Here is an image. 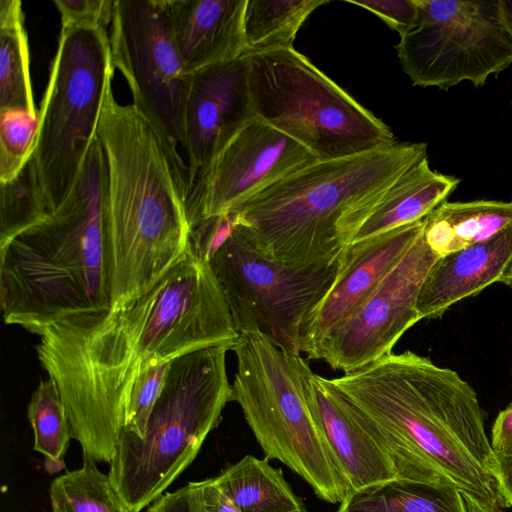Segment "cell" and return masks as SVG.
<instances>
[{"instance_id":"1","label":"cell","mask_w":512,"mask_h":512,"mask_svg":"<svg viewBox=\"0 0 512 512\" xmlns=\"http://www.w3.org/2000/svg\"><path fill=\"white\" fill-rule=\"evenodd\" d=\"M41 366L64 403L83 459L110 463L134 382L148 366L237 343L223 290L190 244L149 290L125 305L76 314L45 328Z\"/></svg>"},{"instance_id":"2","label":"cell","mask_w":512,"mask_h":512,"mask_svg":"<svg viewBox=\"0 0 512 512\" xmlns=\"http://www.w3.org/2000/svg\"><path fill=\"white\" fill-rule=\"evenodd\" d=\"M329 381L385 449L398 480L505 508L477 393L456 371L408 350Z\"/></svg>"},{"instance_id":"3","label":"cell","mask_w":512,"mask_h":512,"mask_svg":"<svg viewBox=\"0 0 512 512\" xmlns=\"http://www.w3.org/2000/svg\"><path fill=\"white\" fill-rule=\"evenodd\" d=\"M107 186L110 308L149 290L184 255L190 228L188 173L152 123L109 88L97 130Z\"/></svg>"},{"instance_id":"4","label":"cell","mask_w":512,"mask_h":512,"mask_svg":"<svg viewBox=\"0 0 512 512\" xmlns=\"http://www.w3.org/2000/svg\"><path fill=\"white\" fill-rule=\"evenodd\" d=\"M106 162L93 141L65 201L0 246L4 322L39 335L67 317L110 308Z\"/></svg>"},{"instance_id":"5","label":"cell","mask_w":512,"mask_h":512,"mask_svg":"<svg viewBox=\"0 0 512 512\" xmlns=\"http://www.w3.org/2000/svg\"><path fill=\"white\" fill-rule=\"evenodd\" d=\"M424 158L425 143H396L316 161L232 210L241 214L248 240L269 258L297 267L329 264L369 209Z\"/></svg>"},{"instance_id":"6","label":"cell","mask_w":512,"mask_h":512,"mask_svg":"<svg viewBox=\"0 0 512 512\" xmlns=\"http://www.w3.org/2000/svg\"><path fill=\"white\" fill-rule=\"evenodd\" d=\"M228 350L213 346L173 359L143 436L121 431L108 475L130 512L161 497L221 422L223 409L233 401Z\"/></svg>"},{"instance_id":"7","label":"cell","mask_w":512,"mask_h":512,"mask_svg":"<svg viewBox=\"0 0 512 512\" xmlns=\"http://www.w3.org/2000/svg\"><path fill=\"white\" fill-rule=\"evenodd\" d=\"M231 350L237 359L233 401L240 405L266 458L285 464L320 499L340 503L348 485L305 398L307 361L259 332L240 334Z\"/></svg>"},{"instance_id":"8","label":"cell","mask_w":512,"mask_h":512,"mask_svg":"<svg viewBox=\"0 0 512 512\" xmlns=\"http://www.w3.org/2000/svg\"><path fill=\"white\" fill-rule=\"evenodd\" d=\"M246 56L255 116L319 161L396 144L385 123L293 47Z\"/></svg>"},{"instance_id":"9","label":"cell","mask_w":512,"mask_h":512,"mask_svg":"<svg viewBox=\"0 0 512 512\" xmlns=\"http://www.w3.org/2000/svg\"><path fill=\"white\" fill-rule=\"evenodd\" d=\"M114 70L107 28H61L32 154L49 214L79 177Z\"/></svg>"},{"instance_id":"10","label":"cell","mask_w":512,"mask_h":512,"mask_svg":"<svg viewBox=\"0 0 512 512\" xmlns=\"http://www.w3.org/2000/svg\"><path fill=\"white\" fill-rule=\"evenodd\" d=\"M209 264L239 335L259 332L280 349L300 354L302 326L333 285L340 257L309 267L273 260L248 240L240 214L237 226Z\"/></svg>"},{"instance_id":"11","label":"cell","mask_w":512,"mask_h":512,"mask_svg":"<svg viewBox=\"0 0 512 512\" xmlns=\"http://www.w3.org/2000/svg\"><path fill=\"white\" fill-rule=\"evenodd\" d=\"M416 25L396 46L413 85L482 87L512 64V37L498 1L418 0Z\"/></svg>"},{"instance_id":"12","label":"cell","mask_w":512,"mask_h":512,"mask_svg":"<svg viewBox=\"0 0 512 512\" xmlns=\"http://www.w3.org/2000/svg\"><path fill=\"white\" fill-rule=\"evenodd\" d=\"M110 50L133 105L183 161V115L191 74L174 44L167 0H114Z\"/></svg>"},{"instance_id":"13","label":"cell","mask_w":512,"mask_h":512,"mask_svg":"<svg viewBox=\"0 0 512 512\" xmlns=\"http://www.w3.org/2000/svg\"><path fill=\"white\" fill-rule=\"evenodd\" d=\"M438 258L421 234L357 310L326 336L311 359L346 374L391 353L401 336L421 320L419 291Z\"/></svg>"},{"instance_id":"14","label":"cell","mask_w":512,"mask_h":512,"mask_svg":"<svg viewBox=\"0 0 512 512\" xmlns=\"http://www.w3.org/2000/svg\"><path fill=\"white\" fill-rule=\"evenodd\" d=\"M316 161L305 146L255 116L192 186L186 205L190 230Z\"/></svg>"},{"instance_id":"15","label":"cell","mask_w":512,"mask_h":512,"mask_svg":"<svg viewBox=\"0 0 512 512\" xmlns=\"http://www.w3.org/2000/svg\"><path fill=\"white\" fill-rule=\"evenodd\" d=\"M254 117L246 55L191 74L183 115L182 147L188 158L190 190Z\"/></svg>"},{"instance_id":"16","label":"cell","mask_w":512,"mask_h":512,"mask_svg":"<svg viewBox=\"0 0 512 512\" xmlns=\"http://www.w3.org/2000/svg\"><path fill=\"white\" fill-rule=\"evenodd\" d=\"M422 231L423 220L345 246L333 285L302 326L300 352L311 359L326 336L357 310Z\"/></svg>"},{"instance_id":"17","label":"cell","mask_w":512,"mask_h":512,"mask_svg":"<svg viewBox=\"0 0 512 512\" xmlns=\"http://www.w3.org/2000/svg\"><path fill=\"white\" fill-rule=\"evenodd\" d=\"M308 407L347 485L359 491L398 480L394 465L379 442L357 418L352 406L308 363L303 371Z\"/></svg>"},{"instance_id":"18","label":"cell","mask_w":512,"mask_h":512,"mask_svg":"<svg viewBox=\"0 0 512 512\" xmlns=\"http://www.w3.org/2000/svg\"><path fill=\"white\" fill-rule=\"evenodd\" d=\"M512 224L493 238L440 256L424 278L418 299L420 319L441 317L452 305L486 287L511 284Z\"/></svg>"},{"instance_id":"19","label":"cell","mask_w":512,"mask_h":512,"mask_svg":"<svg viewBox=\"0 0 512 512\" xmlns=\"http://www.w3.org/2000/svg\"><path fill=\"white\" fill-rule=\"evenodd\" d=\"M247 0H167L171 35L190 74L246 55Z\"/></svg>"},{"instance_id":"20","label":"cell","mask_w":512,"mask_h":512,"mask_svg":"<svg viewBox=\"0 0 512 512\" xmlns=\"http://www.w3.org/2000/svg\"><path fill=\"white\" fill-rule=\"evenodd\" d=\"M459 182L456 177L432 170L427 158L422 159L369 209L347 245L423 220Z\"/></svg>"},{"instance_id":"21","label":"cell","mask_w":512,"mask_h":512,"mask_svg":"<svg viewBox=\"0 0 512 512\" xmlns=\"http://www.w3.org/2000/svg\"><path fill=\"white\" fill-rule=\"evenodd\" d=\"M512 224V201H444L423 219L422 236L439 257L485 242Z\"/></svg>"},{"instance_id":"22","label":"cell","mask_w":512,"mask_h":512,"mask_svg":"<svg viewBox=\"0 0 512 512\" xmlns=\"http://www.w3.org/2000/svg\"><path fill=\"white\" fill-rule=\"evenodd\" d=\"M241 512H307L282 469L247 455L213 477Z\"/></svg>"},{"instance_id":"23","label":"cell","mask_w":512,"mask_h":512,"mask_svg":"<svg viewBox=\"0 0 512 512\" xmlns=\"http://www.w3.org/2000/svg\"><path fill=\"white\" fill-rule=\"evenodd\" d=\"M20 0H0V110L38 116L29 68V46Z\"/></svg>"},{"instance_id":"24","label":"cell","mask_w":512,"mask_h":512,"mask_svg":"<svg viewBox=\"0 0 512 512\" xmlns=\"http://www.w3.org/2000/svg\"><path fill=\"white\" fill-rule=\"evenodd\" d=\"M337 512H467V508L456 489L394 480L347 492Z\"/></svg>"},{"instance_id":"25","label":"cell","mask_w":512,"mask_h":512,"mask_svg":"<svg viewBox=\"0 0 512 512\" xmlns=\"http://www.w3.org/2000/svg\"><path fill=\"white\" fill-rule=\"evenodd\" d=\"M328 0H247L246 54L293 47L298 30Z\"/></svg>"},{"instance_id":"26","label":"cell","mask_w":512,"mask_h":512,"mask_svg":"<svg viewBox=\"0 0 512 512\" xmlns=\"http://www.w3.org/2000/svg\"><path fill=\"white\" fill-rule=\"evenodd\" d=\"M49 498L52 512H130L109 475L90 459L56 477L50 484Z\"/></svg>"},{"instance_id":"27","label":"cell","mask_w":512,"mask_h":512,"mask_svg":"<svg viewBox=\"0 0 512 512\" xmlns=\"http://www.w3.org/2000/svg\"><path fill=\"white\" fill-rule=\"evenodd\" d=\"M27 416L34 436L33 449L44 456L49 468L61 469L72 436L67 412L53 379L40 381L28 404Z\"/></svg>"},{"instance_id":"28","label":"cell","mask_w":512,"mask_h":512,"mask_svg":"<svg viewBox=\"0 0 512 512\" xmlns=\"http://www.w3.org/2000/svg\"><path fill=\"white\" fill-rule=\"evenodd\" d=\"M48 215L31 156L15 178L0 182V246Z\"/></svg>"},{"instance_id":"29","label":"cell","mask_w":512,"mask_h":512,"mask_svg":"<svg viewBox=\"0 0 512 512\" xmlns=\"http://www.w3.org/2000/svg\"><path fill=\"white\" fill-rule=\"evenodd\" d=\"M39 118L17 109L0 110V182L15 178L31 158Z\"/></svg>"},{"instance_id":"30","label":"cell","mask_w":512,"mask_h":512,"mask_svg":"<svg viewBox=\"0 0 512 512\" xmlns=\"http://www.w3.org/2000/svg\"><path fill=\"white\" fill-rule=\"evenodd\" d=\"M170 362L148 366L138 376L129 395L122 430L143 436L151 411L164 387Z\"/></svg>"},{"instance_id":"31","label":"cell","mask_w":512,"mask_h":512,"mask_svg":"<svg viewBox=\"0 0 512 512\" xmlns=\"http://www.w3.org/2000/svg\"><path fill=\"white\" fill-rule=\"evenodd\" d=\"M240 220V213L230 210L207 218L190 230L189 244L194 253L209 262L230 237Z\"/></svg>"},{"instance_id":"32","label":"cell","mask_w":512,"mask_h":512,"mask_svg":"<svg viewBox=\"0 0 512 512\" xmlns=\"http://www.w3.org/2000/svg\"><path fill=\"white\" fill-rule=\"evenodd\" d=\"M61 17V28L105 27L111 24V0H55Z\"/></svg>"},{"instance_id":"33","label":"cell","mask_w":512,"mask_h":512,"mask_svg":"<svg viewBox=\"0 0 512 512\" xmlns=\"http://www.w3.org/2000/svg\"><path fill=\"white\" fill-rule=\"evenodd\" d=\"M347 2L360 6L382 19L400 37L409 32L418 19V0H363Z\"/></svg>"},{"instance_id":"34","label":"cell","mask_w":512,"mask_h":512,"mask_svg":"<svg viewBox=\"0 0 512 512\" xmlns=\"http://www.w3.org/2000/svg\"><path fill=\"white\" fill-rule=\"evenodd\" d=\"M190 512H241L213 478L189 482Z\"/></svg>"},{"instance_id":"35","label":"cell","mask_w":512,"mask_h":512,"mask_svg":"<svg viewBox=\"0 0 512 512\" xmlns=\"http://www.w3.org/2000/svg\"><path fill=\"white\" fill-rule=\"evenodd\" d=\"M490 444L495 455L512 451V403L496 417L491 429Z\"/></svg>"},{"instance_id":"36","label":"cell","mask_w":512,"mask_h":512,"mask_svg":"<svg viewBox=\"0 0 512 512\" xmlns=\"http://www.w3.org/2000/svg\"><path fill=\"white\" fill-rule=\"evenodd\" d=\"M147 512H190L187 485L163 494L149 506Z\"/></svg>"},{"instance_id":"37","label":"cell","mask_w":512,"mask_h":512,"mask_svg":"<svg viewBox=\"0 0 512 512\" xmlns=\"http://www.w3.org/2000/svg\"><path fill=\"white\" fill-rule=\"evenodd\" d=\"M497 479L500 493L506 507H512V451L495 455Z\"/></svg>"},{"instance_id":"38","label":"cell","mask_w":512,"mask_h":512,"mask_svg":"<svg viewBox=\"0 0 512 512\" xmlns=\"http://www.w3.org/2000/svg\"><path fill=\"white\" fill-rule=\"evenodd\" d=\"M464 502L467 508V512H503V508L499 505H492L489 503H485L483 501H479L478 499L464 495Z\"/></svg>"},{"instance_id":"39","label":"cell","mask_w":512,"mask_h":512,"mask_svg":"<svg viewBox=\"0 0 512 512\" xmlns=\"http://www.w3.org/2000/svg\"><path fill=\"white\" fill-rule=\"evenodd\" d=\"M502 20L512 37V0H498Z\"/></svg>"},{"instance_id":"40","label":"cell","mask_w":512,"mask_h":512,"mask_svg":"<svg viewBox=\"0 0 512 512\" xmlns=\"http://www.w3.org/2000/svg\"><path fill=\"white\" fill-rule=\"evenodd\" d=\"M510 285L512 286V275H511V284Z\"/></svg>"}]
</instances>
